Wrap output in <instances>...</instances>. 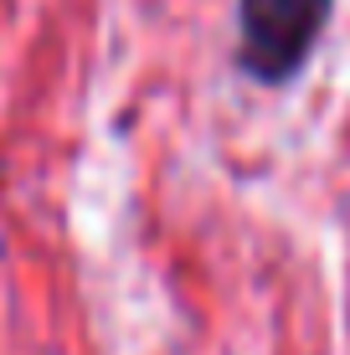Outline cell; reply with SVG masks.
Masks as SVG:
<instances>
[{
  "mask_svg": "<svg viewBox=\"0 0 350 355\" xmlns=\"http://www.w3.org/2000/svg\"><path fill=\"white\" fill-rule=\"evenodd\" d=\"M335 0H237V67L243 78L279 88L299 78L320 46Z\"/></svg>",
  "mask_w": 350,
  "mask_h": 355,
  "instance_id": "1",
  "label": "cell"
}]
</instances>
